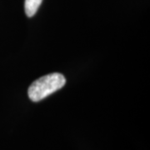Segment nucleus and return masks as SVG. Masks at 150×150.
I'll return each mask as SVG.
<instances>
[{"mask_svg":"<svg viewBox=\"0 0 150 150\" xmlns=\"http://www.w3.org/2000/svg\"><path fill=\"white\" fill-rule=\"evenodd\" d=\"M65 83L66 79L63 74H49L34 81L28 88V94L32 101L38 102L62 88Z\"/></svg>","mask_w":150,"mask_h":150,"instance_id":"1","label":"nucleus"},{"mask_svg":"<svg viewBox=\"0 0 150 150\" xmlns=\"http://www.w3.org/2000/svg\"><path fill=\"white\" fill-rule=\"evenodd\" d=\"M42 2L43 0H25L24 8L26 15L28 17L34 16Z\"/></svg>","mask_w":150,"mask_h":150,"instance_id":"2","label":"nucleus"}]
</instances>
